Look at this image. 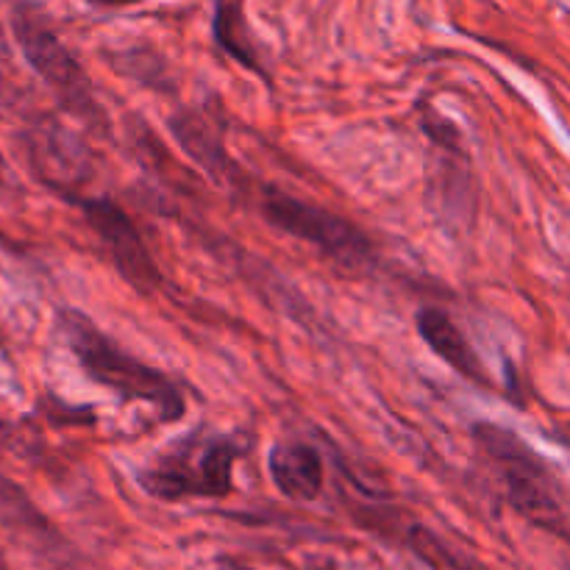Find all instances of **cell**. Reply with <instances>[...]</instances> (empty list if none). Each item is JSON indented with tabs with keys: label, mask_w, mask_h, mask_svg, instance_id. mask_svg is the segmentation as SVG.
I'll return each mask as SVG.
<instances>
[{
	"label": "cell",
	"mask_w": 570,
	"mask_h": 570,
	"mask_svg": "<svg viewBox=\"0 0 570 570\" xmlns=\"http://www.w3.org/2000/svg\"><path fill=\"white\" fill-rule=\"evenodd\" d=\"M239 445L228 438H189L150 460L137 473L139 488L159 501L226 499L234 490Z\"/></svg>",
	"instance_id": "obj_2"
},
{
	"label": "cell",
	"mask_w": 570,
	"mask_h": 570,
	"mask_svg": "<svg viewBox=\"0 0 570 570\" xmlns=\"http://www.w3.org/2000/svg\"><path fill=\"white\" fill-rule=\"evenodd\" d=\"M95 3H120V0H95Z\"/></svg>",
	"instance_id": "obj_15"
},
{
	"label": "cell",
	"mask_w": 570,
	"mask_h": 570,
	"mask_svg": "<svg viewBox=\"0 0 570 570\" xmlns=\"http://www.w3.org/2000/svg\"><path fill=\"white\" fill-rule=\"evenodd\" d=\"M0 184H6V161H3V156H0Z\"/></svg>",
	"instance_id": "obj_13"
},
{
	"label": "cell",
	"mask_w": 570,
	"mask_h": 570,
	"mask_svg": "<svg viewBox=\"0 0 570 570\" xmlns=\"http://www.w3.org/2000/svg\"><path fill=\"white\" fill-rule=\"evenodd\" d=\"M473 438L499 471L512 510L521 512L527 521L546 532L568 534L566 510L557 495L554 479H551L549 468L540 462V456L515 432L495 426V423H479L473 429Z\"/></svg>",
	"instance_id": "obj_3"
},
{
	"label": "cell",
	"mask_w": 570,
	"mask_h": 570,
	"mask_svg": "<svg viewBox=\"0 0 570 570\" xmlns=\"http://www.w3.org/2000/svg\"><path fill=\"white\" fill-rule=\"evenodd\" d=\"M59 326L67 348L72 351L78 365L92 382L115 390L120 399L142 401V404L154 406L165 423L178 421L184 415L187 404H184V395L176 387V382H170L156 367L139 362L137 356L117 348L106 334L98 332V326L89 317L67 309L59 315Z\"/></svg>",
	"instance_id": "obj_1"
},
{
	"label": "cell",
	"mask_w": 570,
	"mask_h": 570,
	"mask_svg": "<svg viewBox=\"0 0 570 570\" xmlns=\"http://www.w3.org/2000/svg\"><path fill=\"white\" fill-rule=\"evenodd\" d=\"M560 445H562V449L570 451V438H560Z\"/></svg>",
	"instance_id": "obj_14"
},
{
	"label": "cell",
	"mask_w": 570,
	"mask_h": 570,
	"mask_svg": "<svg viewBox=\"0 0 570 570\" xmlns=\"http://www.w3.org/2000/svg\"><path fill=\"white\" fill-rule=\"evenodd\" d=\"M78 206L100 243L106 245L120 276L139 293H154L161 284V273L150 250L145 248L142 234L137 232L131 217L109 198H83L78 200Z\"/></svg>",
	"instance_id": "obj_6"
},
{
	"label": "cell",
	"mask_w": 570,
	"mask_h": 570,
	"mask_svg": "<svg viewBox=\"0 0 570 570\" xmlns=\"http://www.w3.org/2000/svg\"><path fill=\"white\" fill-rule=\"evenodd\" d=\"M417 334H421L423 343L440 356L449 367H454L460 376L471 379V382L488 384V376H484L482 360L473 351L471 340L462 334V328L451 321L445 312L440 309H421L415 317Z\"/></svg>",
	"instance_id": "obj_8"
},
{
	"label": "cell",
	"mask_w": 570,
	"mask_h": 570,
	"mask_svg": "<svg viewBox=\"0 0 570 570\" xmlns=\"http://www.w3.org/2000/svg\"><path fill=\"white\" fill-rule=\"evenodd\" d=\"M262 215L278 232L315 245L317 250L343 262V265L360 267L373 259L371 239L354 223H348L340 215H332V212L321 209V206L304 204V200L293 198L287 193H278V189H265L262 193Z\"/></svg>",
	"instance_id": "obj_4"
},
{
	"label": "cell",
	"mask_w": 570,
	"mask_h": 570,
	"mask_svg": "<svg viewBox=\"0 0 570 570\" xmlns=\"http://www.w3.org/2000/svg\"><path fill=\"white\" fill-rule=\"evenodd\" d=\"M173 137L181 142V148L204 167L212 176H223L228 167L226 154H223V145L217 139L215 128L198 115H181L170 122Z\"/></svg>",
	"instance_id": "obj_10"
},
{
	"label": "cell",
	"mask_w": 570,
	"mask_h": 570,
	"mask_svg": "<svg viewBox=\"0 0 570 570\" xmlns=\"http://www.w3.org/2000/svg\"><path fill=\"white\" fill-rule=\"evenodd\" d=\"M267 471L278 493L289 501H315L326 484V468L317 449L306 443H276L267 456Z\"/></svg>",
	"instance_id": "obj_7"
},
{
	"label": "cell",
	"mask_w": 570,
	"mask_h": 570,
	"mask_svg": "<svg viewBox=\"0 0 570 570\" xmlns=\"http://www.w3.org/2000/svg\"><path fill=\"white\" fill-rule=\"evenodd\" d=\"M215 570H254V568H248V566H245V562L232 560V557H223V560H217V568Z\"/></svg>",
	"instance_id": "obj_12"
},
{
	"label": "cell",
	"mask_w": 570,
	"mask_h": 570,
	"mask_svg": "<svg viewBox=\"0 0 570 570\" xmlns=\"http://www.w3.org/2000/svg\"><path fill=\"white\" fill-rule=\"evenodd\" d=\"M215 39L234 61L254 72H265L259 61L254 37H250L248 20H245L243 0H217L215 6Z\"/></svg>",
	"instance_id": "obj_9"
},
{
	"label": "cell",
	"mask_w": 570,
	"mask_h": 570,
	"mask_svg": "<svg viewBox=\"0 0 570 570\" xmlns=\"http://www.w3.org/2000/svg\"><path fill=\"white\" fill-rule=\"evenodd\" d=\"M14 429H11V423L6 421L3 415H0V451H9L14 449Z\"/></svg>",
	"instance_id": "obj_11"
},
{
	"label": "cell",
	"mask_w": 570,
	"mask_h": 570,
	"mask_svg": "<svg viewBox=\"0 0 570 570\" xmlns=\"http://www.w3.org/2000/svg\"><path fill=\"white\" fill-rule=\"evenodd\" d=\"M14 37L20 45L22 56L28 59V65L33 67L39 78L65 100L70 109H76L78 115H95V98L92 87H89L87 72L81 70V65L76 61V56L65 48L59 37H56L53 28L48 26L42 14L31 6H20L14 11Z\"/></svg>",
	"instance_id": "obj_5"
}]
</instances>
